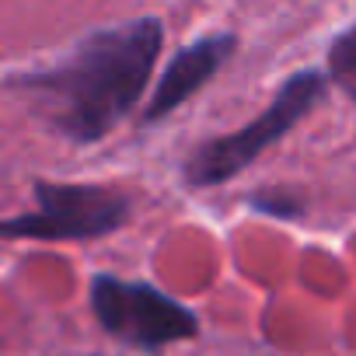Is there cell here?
Instances as JSON below:
<instances>
[{"instance_id": "3", "label": "cell", "mask_w": 356, "mask_h": 356, "mask_svg": "<svg viewBox=\"0 0 356 356\" xmlns=\"http://www.w3.org/2000/svg\"><path fill=\"white\" fill-rule=\"evenodd\" d=\"M32 196L35 210L0 217V241H98L133 217V200L108 186L39 178Z\"/></svg>"}, {"instance_id": "5", "label": "cell", "mask_w": 356, "mask_h": 356, "mask_svg": "<svg viewBox=\"0 0 356 356\" xmlns=\"http://www.w3.org/2000/svg\"><path fill=\"white\" fill-rule=\"evenodd\" d=\"M234 53H238V35L234 32H210V35H200V39L186 42L164 63L140 122L143 126L164 122L175 108H182L189 98H196L231 63Z\"/></svg>"}, {"instance_id": "7", "label": "cell", "mask_w": 356, "mask_h": 356, "mask_svg": "<svg viewBox=\"0 0 356 356\" xmlns=\"http://www.w3.org/2000/svg\"><path fill=\"white\" fill-rule=\"evenodd\" d=\"M248 207L262 217H273V220H300L307 213V203H304V193L300 189H286V186H276V189H255L248 193Z\"/></svg>"}, {"instance_id": "2", "label": "cell", "mask_w": 356, "mask_h": 356, "mask_svg": "<svg viewBox=\"0 0 356 356\" xmlns=\"http://www.w3.org/2000/svg\"><path fill=\"white\" fill-rule=\"evenodd\" d=\"M328 88L332 81L325 70H314V67L293 70L252 122L231 133L210 136L186 154L182 182L189 189H217V186L234 182L238 175H245L248 164H255L266 150H273L286 133H293L325 102Z\"/></svg>"}, {"instance_id": "1", "label": "cell", "mask_w": 356, "mask_h": 356, "mask_svg": "<svg viewBox=\"0 0 356 356\" xmlns=\"http://www.w3.org/2000/svg\"><path fill=\"white\" fill-rule=\"evenodd\" d=\"M164 49L157 15L129 18L88 32L67 56L42 70L11 77L35 115L77 147H91L119 129L147 95Z\"/></svg>"}, {"instance_id": "6", "label": "cell", "mask_w": 356, "mask_h": 356, "mask_svg": "<svg viewBox=\"0 0 356 356\" xmlns=\"http://www.w3.org/2000/svg\"><path fill=\"white\" fill-rule=\"evenodd\" d=\"M325 74L328 81L356 102V22L342 29L325 49Z\"/></svg>"}, {"instance_id": "4", "label": "cell", "mask_w": 356, "mask_h": 356, "mask_svg": "<svg viewBox=\"0 0 356 356\" xmlns=\"http://www.w3.org/2000/svg\"><path fill=\"white\" fill-rule=\"evenodd\" d=\"M88 300L102 332L140 353H157L164 346L193 342L200 335V314L189 304L143 280L95 273Z\"/></svg>"}]
</instances>
